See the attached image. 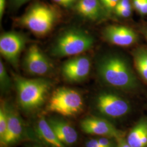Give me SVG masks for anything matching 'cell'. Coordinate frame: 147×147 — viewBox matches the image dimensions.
I'll use <instances>...</instances> for the list:
<instances>
[{"label":"cell","instance_id":"11","mask_svg":"<svg viewBox=\"0 0 147 147\" xmlns=\"http://www.w3.org/2000/svg\"><path fill=\"white\" fill-rule=\"evenodd\" d=\"M8 118L7 130L5 140L1 145L8 147L19 142L23 136L24 126L22 120L18 112L10 105L3 102Z\"/></svg>","mask_w":147,"mask_h":147},{"label":"cell","instance_id":"2","mask_svg":"<svg viewBox=\"0 0 147 147\" xmlns=\"http://www.w3.org/2000/svg\"><path fill=\"white\" fill-rule=\"evenodd\" d=\"M18 101L21 109L30 112L42 106L51 87V81L42 78L28 79L14 75Z\"/></svg>","mask_w":147,"mask_h":147},{"label":"cell","instance_id":"10","mask_svg":"<svg viewBox=\"0 0 147 147\" xmlns=\"http://www.w3.org/2000/svg\"><path fill=\"white\" fill-rule=\"evenodd\" d=\"M80 125L82 131L87 134L111 137L116 140L124 136L123 132L117 129L107 120L101 118L86 117L81 121Z\"/></svg>","mask_w":147,"mask_h":147},{"label":"cell","instance_id":"12","mask_svg":"<svg viewBox=\"0 0 147 147\" xmlns=\"http://www.w3.org/2000/svg\"><path fill=\"white\" fill-rule=\"evenodd\" d=\"M105 39L112 44L127 47L136 43L138 36L131 28L123 26L111 25L106 27L103 31Z\"/></svg>","mask_w":147,"mask_h":147},{"label":"cell","instance_id":"15","mask_svg":"<svg viewBox=\"0 0 147 147\" xmlns=\"http://www.w3.org/2000/svg\"><path fill=\"white\" fill-rule=\"evenodd\" d=\"M36 131L44 142L53 147H68L61 142L48 121L42 116L37 121Z\"/></svg>","mask_w":147,"mask_h":147},{"label":"cell","instance_id":"5","mask_svg":"<svg viewBox=\"0 0 147 147\" xmlns=\"http://www.w3.org/2000/svg\"><path fill=\"white\" fill-rule=\"evenodd\" d=\"M84 109V100L76 90L61 87L56 89L49 101L47 110L65 117L80 113Z\"/></svg>","mask_w":147,"mask_h":147},{"label":"cell","instance_id":"18","mask_svg":"<svg viewBox=\"0 0 147 147\" xmlns=\"http://www.w3.org/2000/svg\"><path fill=\"white\" fill-rule=\"evenodd\" d=\"M0 87L2 93H7L11 87V78L1 60L0 61Z\"/></svg>","mask_w":147,"mask_h":147},{"label":"cell","instance_id":"3","mask_svg":"<svg viewBox=\"0 0 147 147\" xmlns=\"http://www.w3.org/2000/svg\"><path fill=\"white\" fill-rule=\"evenodd\" d=\"M57 18V13L52 7L37 3L21 17L19 23L36 36H44L51 31Z\"/></svg>","mask_w":147,"mask_h":147},{"label":"cell","instance_id":"26","mask_svg":"<svg viewBox=\"0 0 147 147\" xmlns=\"http://www.w3.org/2000/svg\"><path fill=\"white\" fill-rule=\"evenodd\" d=\"M117 142V147H131L125 140L123 137H120L116 140Z\"/></svg>","mask_w":147,"mask_h":147},{"label":"cell","instance_id":"22","mask_svg":"<svg viewBox=\"0 0 147 147\" xmlns=\"http://www.w3.org/2000/svg\"><path fill=\"white\" fill-rule=\"evenodd\" d=\"M116 15L121 18H128L131 15V8L125 9H115Z\"/></svg>","mask_w":147,"mask_h":147},{"label":"cell","instance_id":"29","mask_svg":"<svg viewBox=\"0 0 147 147\" xmlns=\"http://www.w3.org/2000/svg\"><path fill=\"white\" fill-rule=\"evenodd\" d=\"M138 11L142 16L147 15V1L143 5H142V7Z\"/></svg>","mask_w":147,"mask_h":147},{"label":"cell","instance_id":"30","mask_svg":"<svg viewBox=\"0 0 147 147\" xmlns=\"http://www.w3.org/2000/svg\"><path fill=\"white\" fill-rule=\"evenodd\" d=\"M29 1L30 0H11L12 2L16 6H20Z\"/></svg>","mask_w":147,"mask_h":147},{"label":"cell","instance_id":"24","mask_svg":"<svg viewBox=\"0 0 147 147\" xmlns=\"http://www.w3.org/2000/svg\"><path fill=\"white\" fill-rule=\"evenodd\" d=\"M56 3L65 7H69L74 5L78 0H53Z\"/></svg>","mask_w":147,"mask_h":147},{"label":"cell","instance_id":"20","mask_svg":"<svg viewBox=\"0 0 147 147\" xmlns=\"http://www.w3.org/2000/svg\"><path fill=\"white\" fill-rule=\"evenodd\" d=\"M100 146L102 147H117L115 140L116 139L107 137L100 136L97 138Z\"/></svg>","mask_w":147,"mask_h":147},{"label":"cell","instance_id":"7","mask_svg":"<svg viewBox=\"0 0 147 147\" xmlns=\"http://www.w3.org/2000/svg\"><path fill=\"white\" fill-rule=\"evenodd\" d=\"M26 43V38L16 32H7L0 37V52L6 61L18 68L19 58Z\"/></svg>","mask_w":147,"mask_h":147},{"label":"cell","instance_id":"8","mask_svg":"<svg viewBox=\"0 0 147 147\" xmlns=\"http://www.w3.org/2000/svg\"><path fill=\"white\" fill-rule=\"evenodd\" d=\"M23 67L32 75H46L53 70L49 58L36 45H32L27 50L23 59Z\"/></svg>","mask_w":147,"mask_h":147},{"label":"cell","instance_id":"31","mask_svg":"<svg viewBox=\"0 0 147 147\" xmlns=\"http://www.w3.org/2000/svg\"><path fill=\"white\" fill-rule=\"evenodd\" d=\"M141 32L147 40V25L141 28Z\"/></svg>","mask_w":147,"mask_h":147},{"label":"cell","instance_id":"21","mask_svg":"<svg viewBox=\"0 0 147 147\" xmlns=\"http://www.w3.org/2000/svg\"><path fill=\"white\" fill-rule=\"evenodd\" d=\"M119 0H100L107 13H111L115 11L116 5Z\"/></svg>","mask_w":147,"mask_h":147},{"label":"cell","instance_id":"23","mask_svg":"<svg viewBox=\"0 0 147 147\" xmlns=\"http://www.w3.org/2000/svg\"><path fill=\"white\" fill-rule=\"evenodd\" d=\"M125 8H131V5L130 0H119L115 9Z\"/></svg>","mask_w":147,"mask_h":147},{"label":"cell","instance_id":"4","mask_svg":"<svg viewBox=\"0 0 147 147\" xmlns=\"http://www.w3.org/2000/svg\"><path fill=\"white\" fill-rule=\"evenodd\" d=\"M94 39L82 30L71 28L64 32L53 46L52 54L58 57L77 55L93 47Z\"/></svg>","mask_w":147,"mask_h":147},{"label":"cell","instance_id":"6","mask_svg":"<svg viewBox=\"0 0 147 147\" xmlns=\"http://www.w3.org/2000/svg\"><path fill=\"white\" fill-rule=\"evenodd\" d=\"M95 105L100 115L110 118H121L131 110V104L128 100L111 92H102L98 95Z\"/></svg>","mask_w":147,"mask_h":147},{"label":"cell","instance_id":"28","mask_svg":"<svg viewBox=\"0 0 147 147\" xmlns=\"http://www.w3.org/2000/svg\"><path fill=\"white\" fill-rule=\"evenodd\" d=\"M5 6V0H0V19H2V18L3 15Z\"/></svg>","mask_w":147,"mask_h":147},{"label":"cell","instance_id":"14","mask_svg":"<svg viewBox=\"0 0 147 147\" xmlns=\"http://www.w3.org/2000/svg\"><path fill=\"white\" fill-rule=\"evenodd\" d=\"M75 7L81 16L93 21L101 20L107 14L100 0H78Z\"/></svg>","mask_w":147,"mask_h":147},{"label":"cell","instance_id":"13","mask_svg":"<svg viewBox=\"0 0 147 147\" xmlns=\"http://www.w3.org/2000/svg\"><path fill=\"white\" fill-rule=\"evenodd\" d=\"M59 140L66 146H70L77 142L78 132L68 122L62 119L52 118L48 120Z\"/></svg>","mask_w":147,"mask_h":147},{"label":"cell","instance_id":"27","mask_svg":"<svg viewBox=\"0 0 147 147\" xmlns=\"http://www.w3.org/2000/svg\"><path fill=\"white\" fill-rule=\"evenodd\" d=\"M147 1V0H133L132 2L134 8L138 11Z\"/></svg>","mask_w":147,"mask_h":147},{"label":"cell","instance_id":"19","mask_svg":"<svg viewBox=\"0 0 147 147\" xmlns=\"http://www.w3.org/2000/svg\"><path fill=\"white\" fill-rule=\"evenodd\" d=\"M8 126V118L5 106L1 104L0 109V143L1 145L5 140Z\"/></svg>","mask_w":147,"mask_h":147},{"label":"cell","instance_id":"17","mask_svg":"<svg viewBox=\"0 0 147 147\" xmlns=\"http://www.w3.org/2000/svg\"><path fill=\"white\" fill-rule=\"evenodd\" d=\"M147 129V117H143L129 133L126 141L131 147H138L139 143Z\"/></svg>","mask_w":147,"mask_h":147},{"label":"cell","instance_id":"32","mask_svg":"<svg viewBox=\"0 0 147 147\" xmlns=\"http://www.w3.org/2000/svg\"><path fill=\"white\" fill-rule=\"evenodd\" d=\"M39 147V146H32V147Z\"/></svg>","mask_w":147,"mask_h":147},{"label":"cell","instance_id":"25","mask_svg":"<svg viewBox=\"0 0 147 147\" xmlns=\"http://www.w3.org/2000/svg\"><path fill=\"white\" fill-rule=\"evenodd\" d=\"M86 147H102L97 138H92L87 140L85 143Z\"/></svg>","mask_w":147,"mask_h":147},{"label":"cell","instance_id":"1","mask_svg":"<svg viewBox=\"0 0 147 147\" xmlns=\"http://www.w3.org/2000/svg\"><path fill=\"white\" fill-rule=\"evenodd\" d=\"M97 73L106 84L124 91L134 92L141 84L128 61L119 55L102 56L96 63Z\"/></svg>","mask_w":147,"mask_h":147},{"label":"cell","instance_id":"16","mask_svg":"<svg viewBox=\"0 0 147 147\" xmlns=\"http://www.w3.org/2000/svg\"><path fill=\"white\" fill-rule=\"evenodd\" d=\"M135 69L142 80L147 84V47L140 46L132 51Z\"/></svg>","mask_w":147,"mask_h":147},{"label":"cell","instance_id":"9","mask_svg":"<svg viewBox=\"0 0 147 147\" xmlns=\"http://www.w3.org/2000/svg\"><path fill=\"white\" fill-rule=\"evenodd\" d=\"M91 62L89 57L84 56L74 57L67 60L62 67L63 78L71 83L84 81L89 75Z\"/></svg>","mask_w":147,"mask_h":147}]
</instances>
